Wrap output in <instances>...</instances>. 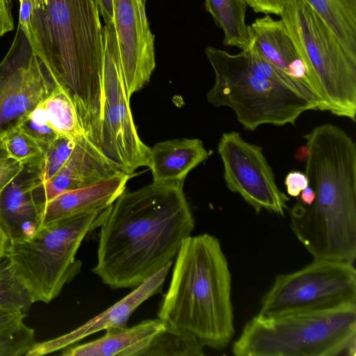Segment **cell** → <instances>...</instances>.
<instances>
[{"mask_svg":"<svg viewBox=\"0 0 356 356\" xmlns=\"http://www.w3.org/2000/svg\"><path fill=\"white\" fill-rule=\"evenodd\" d=\"M183 183L126 190L104 213L94 274L113 289L136 287L175 258L195 219Z\"/></svg>","mask_w":356,"mask_h":356,"instance_id":"cell-1","label":"cell"},{"mask_svg":"<svg viewBox=\"0 0 356 356\" xmlns=\"http://www.w3.org/2000/svg\"><path fill=\"white\" fill-rule=\"evenodd\" d=\"M22 29L56 85L72 99L86 137L99 148L105 92L96 1L34 0Z\"/></svg>","mask_w":356,"mask_h":356,"instance_id":"cell-2","label":"cell"},{"mask_svg":"<svg viewBox=\"0 0 356 356\" xmlns=\"http://www.w3.org/2000/svg\"><path fill=\"white\" fill-rule=\"evenodd\" d=\"M305 175L315 192L310 205L297 200L290 226L314 259L354 263L356 259V145L332 124L303 136Z\"/></svg>","mask_w":356,"mask_h":356,"instance_id":"cell-3","label":"cell"},{"mask_svg":"<svg viewBox=\"0 0 356 356\" xmlns=\"http://www.w3.org/2000/svg\"><path fill=\"white\" fill-rule=\"evenodd\" d=\"M232 277L218 239L189 236L176 257L158 318L197 337L204 347L225 348L234 334Z\"/></svg>","mask_w":356,"mask_h":356,"instance_id":"cell-4","label":"cell"},{"mask_svg":"<svg viewBox=\"0 0 356 356\" xmlns=\"http://www.w3.org/2000/svg\"><path fill=\"white\" fill-rule=\"evenodd\" d=\"M205 54L215 74L214 84L207 94L208 102L231 108L245 129L252 131L266 124L295 126L304 112L318 110L253 42L236 54L213 47H207Z\"/></svg>","mask_w":356,"mask_h":356,"instance_id":"cell-5","label":"cell"},{"mask_svg":"<svg viewBox=\"0 0 356 356\" xmlns=\"http://www.w3.org/2000/svg\"><path fill=\"white\" fill-rule=\"evenodd\" d=\"M356 304L273 317L257 314L234 343L236 356L355 355Z\"/></svg>","mask_w":356,"mask_h":356,"instance_id":"cell-6","label":"cell"},{"mask_svg":"<svg viewBox=\"0 0 356 356\" xmlns=\"http://www.w3.org/2000/svg\"><path fill=\"white\" fill-rule=\"evenodd\" d=\"M281 19L302 58L321 111L356 120V59L305 0H286Z\"/></svg>","mask_w":356,"mask_h":356,"instance_id":"cell-7","label":"cell"},{"mask_svg":"<svg viewBox=\"0 0 356 356\" xmlns=\"http://www.w3.org/2000/svg\"><path fill=\"white\" fill-rule=\"evenodd\" d=\"M105 209L40 226L30 238L9 243L6 256L33 303L50 302L80 272L76 252L101 225Z\"/></svg>","mask_w":356,"mask_h":356,"instance_id":"cell-8","label":"cell"},{"mask_svg":"<svg viewBox=\"0 0 356 356\" xmlns=\"http://www.w3.org/2000/svg\"><path fill=\"white\" fill-rule=\"evenodd\" d=\"M356 304L353 263L314 259L302 269L277 276L258 315L273 317Z\"/></svg>","mask_w":356,"mask_h":356,"instance_id":"cell-9","label":"cell"},{"mask_svg":"<svg viewBox=\"0 0 356 356\" xmlns=\"http://www.w3.org/2000/svg\"><path fill=\"white\" fill-rule=\"evenodd\" d=\"M105 104L100 152L123 172L131 175L147 166L150 148L140 138L127 95L113 23L103 26Z\"/></svg>","mask_w":356,"mask_h":356,"instance_id":"cell-10","label":"cell"},{"mask_svg":"<svg viewBox=\"0 0 356 356\" xmlns=\"http://www.w3.org/2000/svg\"><path fill=\"white\" fill-rule=\"evenodd\" d=\"M218 152L227 188L239 194L257 213L266 210L284 216L290 198L277 186L263 149L232 131L222 134Z\"/></svg>","mask_w":356,"mask_h":356,"instance_id":"cell-11","label":"cell"},{"mask_svg":"<svg viewBox=\"0 0 356 356\" xmlns=\"http://www.w3.org/2000/svg\"><path fill=\"white\" fill-rule=\"evenodd\" d=\"M55 86L18 26L14 40L0 63V136L43 102Z\"/></svg>","mask_w":356,"mask_h":356,"instance_id":"cell-12","label":"cell"},{"mask_svg":"<svg viewBox=\"0 0 356 356\" xmlns=\"http://www.w3.org/2000/svg\"><path fill=\"white\" fill-rule=\"evenodd\" d=\"M113 26L129 99L149 81L156 67L154 35L138 0H113Z\"/></svg>","mask_w":356,"mask_h":356,"instance_id":"cell-13","label":"cell"},{"mask_svg":"<svg viewBox=\"0 0 356 356\" xmlns=\"http://www.w3.org/2000/svg\"><path fill=\"white\" fill-rule=\"evenodd\" d=\"M250 28L253 43L259 52L292 81L300 95L315 104L320 111L321 99L307 66L283 21L265 15L255 19Z\"/></svg>","mask_w":356,"mask_h":356,"instance_id":"cell-14","label":"cell"},{"mask_svg":"<svg viewBox=\"0 0 356 356\" xmlns=\"http://www.w3.org/2000/svg\"><path fill=\"white\" fill-rule=\"evenodd\" d=\"M172 264V261L167 264L123 298L75 330L54 339L36 342L26 356L43 355L63 350L96 332L127 327L136 309L161 291Z\"/></svg>","mask_w":356,"mask_h":356,"instance_id":"cell-15","label":"cell"},{"mask_svg":"<svg viewBox=\"0 0 356 356\" xmlns=\"http://www.w3.org/2000/svg\"><path fill=\"white\" fill-rule=\"evenodd\" d=\"M123 172L86 137L76 140L63 166L36 191L42 206L65 191L91 186Z\"/></svg>","mask_w":356,"mask_h":356,"instance_id":"cell-16","label":"cell"},{"mask_svg":"<svg viewBox=\"0 0 356 356\" xmlns=\"http://www.w3.org/2000/svg\"><path fill=\"white\" fill-rule=\"evenodd\" d=\"M41 187L36 172L24 167L0 194V223L9 243L30 238L40 227L42 208L35 191Z\"/></svg>","mask_w":356,"mask_h":356,"instance_id":"cell-17","label":"cell"},{"mask_svg":"<svg viewBox=\"0 0 356 356\" xmlns=\"http://www.w3.org/2000/svg\"><path fill=\"white\" fill-rule=\"evenodd\" d=\"M130 177L121 173L99 184L60 193L44 204L40 226L104 210L126 190Z\"/></svg>","mask_w":356,"mask_h":356,"instance_id":"cell-18","label":"cell"},{"mask_svg":"<svg viewBox=\"0 0 356 356\" xmlns=\"http://www.w3.org/2000/svg\"><path fill=\"white\" fill-rule=\"evenodd\" d=\"M167 326L159 318L147 319L128 327L105 331L102 337L63 349V356H145L156 335Z\"/></svg>","mask_w":356,"mask_h":356,"instance_id":"cell-19","label":"cell"},{"mask_svg":"<svg viewBox=\"0 0 356 356\" xmlns=\"http://www.w3.org/2000/svg\"><path fill=\"white\" fill-rule=\"evenodd\" d=\"M209 156V152L198 138L169 140L150 148L148 167L153 181L184 184L189 172Z\"/></svg>","mask_w":356,"mask_h":356,"instance_id":"cell-20","label":"cell"},{"mask_svg":"<svg viewBox=\"0 0 356 356\" xmlns=\"http://www.w3.org/2000/svg\"><path fill=\"white\" fill-rule=\"evenodd\" d=\"M206 10L224 33L223 44L241 49L253 42L250 26L245 22L247 4L244 0H205Z\"/></svg>","mask_w":356,"mask_h":356,"instance_id":"cell-21","label":"cell"},{"mask_svg":"<svg viewBox=\"0 0 356 356\" xmlns=\"http://www.w3.org/2000/svg\"><path fill=\"white\" fill-rule=\"evenodd\" d=\"M356 59V0H305Z\"/></svg>","mask_w":356,"mask_h":356,"instance_id":"cell-22","label":"cell"},{"mask_svg":"<svg viewBox=\"0 0 356 356\" xmlns=\"http://www.w3.org/2000/svg\"><path fill=\"white\" fill-rule=\"evenodd\" d=\"M41 104L52 127L60 136L75 140L86 136L72 99L59 86H55Z\"/></svg>","mask_w":356,"mask_h":356,"instance_id":"cell-23","label":"cell"},{"mask_svg":"<svg viewBox=\"0 0 356 356\" xmlns=\"http://www.w3.org/2000/svg\"><path fill=\"white\" fill-rule=\"evenodd\" d=\"M204 346L189 332L167 323L147 349L145 356H202Z\"/></svg>","mask_w":356,"mask_h":356,"instance_id":"cell-24","label":"cell"},{"mask_svg":"<svg viewBox=\"0 0 356 356\" xmlns=\"http://www.w3.org/2000/svg\"><path fill=\"white\" fill-rule=\"evenodd\" d=\"M33 303L6 255L0 259V307L26 312Z\"/></svg>","mask_w":356,"mask_h":356,"instance_id":"cell-25","label":"cell"},{"mask_svg":"<svg viewBox=\"0 0 356 356\" xmlns=\"http://www.w3.org/2000/svg\"><path fill=\"white\" fill-rule=\"evenodd\" d=\"M2 140L7 156L25 168H34L43 155L39 145L18 124L7 129Z\"/></svg>","mask_w":356,"mask_h":356,"instance_id":"cell-26","label":"cell"},{"mask_svg":"<svg viewBox=\"0 0 356 356\" xmlns=\"http://www.w3.org/2000/svg\"><path fill=\"white\" fill-rule=\"evenodd\" d=\"M76 140L60 136L46 151L33 168L42 182H47L67 161L73 151Z\"/></svg>","mask_w":356,"mask_h":356,"instance_id":"cell-27","label":"cell"},{"mask_svg":"<svg viewBox=\"0 0 356 356\" xmlns=\"http://www.w3.org/2000/svg\"><path fill=\"white\" fill-rule=\"evenodd\" d=\"M18 125L39 145L44 152L61 136L52 127L41 103L23 117Z\"/></svg>","mask_w":356,"mask_h":356,"instance_id":"cell-28","label":"cell"},{"mask_svg":"<svg viewBox=\"0 0 356 356\" xmlns=\"http://www.w3.org/2000/svg\"><path fill=\"white\" fill-rule=\"evenodd\" d=\"M36 343L35 330L24 323L0 331V356H22Z\"/></svg>","mask_w":356,"mask_h":356,"instance_id":"cell-29","label":"cell"},{"mask_svg":"<svg viewBox=\"0 0 356 356\" xmlns=\"http://www.w3.org/2000/svg\"><path fill=\"white\" fill-rule=\"evenodd\" d=\"M19 162L4 155L0 158V194L23 171Z\"/></svg>","mask_w":356,"mask_h":356,"instance_id":"cell-30","label":"cell"},{"mask_svg":"<svg viewBox=\"0 0 356 356\" xmlns=\"http://www.w3.org/2000/svg\"><path fill=\"white\" fill-rule=\"evenodd\" d=\"M244 1L254 13L280 16L286 0H244Z\"/></svg>","mask_w":356,"mask_h":356,"instance_id":"cell-31","label":"cell"},{"mask_svg":"<svg viewBox=\"0 0 356 356\" xmlns=\"http://www.w3.org/2000/svg\"><path fill=\"white\" fill-rule=\"evenodd\" d=\"M287 193L293 197H298L301 191L309 184L305 173L295 170L289 172L284 181Z\"/></svg>","mask_w":356,"mask_h":356,"instance_id":"cell-32","label":"cell"},{"mask_svg":"<svg viewBox=\"0 0 356 356\" xmlns=\"http://www.w3.org/2000/svg\"><path fill=\"white\" fill-rule=\"evenodd\" d=\"M26 313L0 307V331L24 323Z\"/></svg>","mask_w":356,"mask_h":356,"instance_id":"cell-33","label":"cell"},{"mask_svg":"<svg viewBox=\"0 0 356 356\" xmlns=\"http://www.w3.org/2000/svg\"><path fill=\"white\" fill-rule=\"evenodd\" d=\"M14 28L10 0H0V38Z\"/></svg>","mask_w":356,"mask_h":356,"instance_id":"cell-34","label":"cell"},{"mask_svg":"<svg viewBox=\"0 0 356 356\" xmlns=\"http://www.w3.org/2000/svg\"><path fill=\"white\" fill-rule=\"evenodd\" d=\"M99 15L105 24L113 22V0H95Z\"/></svg>","mask_w":356,"mask_h":356,"instance_id":"cell-35","label":"cell"},{"mask_svg":"<svg viewBox=\"0 0 356 356\" xmlns=\"http://www.w3.org/2000/svg\"><path fill=\"white\" fill-rule=\"evenodd\" d=\"M300 200L302 204L310 205L315 198V192L311 186H308L300 193Z\"/></svg>","mask_w":356,"mask_h":356,"instance_id":"cell-36","label":"cell"},{"mask_svg":"<svg viewBox=\"0 0 356 356\" xmlns=\"http://www.w3.org/2000/svg\"><path fill=\"white\" fill-rule=\"evenodd\" d=\"M8 244V237L0 223V259L6 255Z\"/></svg>","mask_w":356,"mask_h":356,"instance_id":"cell-37","label":"cell"},{"mask_svg":"<svg viewBox=\"0 0 356 356\" xmlns=\"http://www.w3.org/2000/svg\"><path fill=\"white\" fill-rule=\"evenodd\" d=\"M6 154V150H5L3 140H2V136H0V158Z\"/></svg>","mask_w":356,"mask_h":356,"instance_id":"cell-38","label":"cell"},{"mask_svg":"<svg viewBox=\"0 0 356 356\" xmlns=\"http://www.w3.org/2000/svg\"><path fill=\"white\" fill-rule=\"evenodd\" d=\"M139 2L142 3L143 4L145 5L146 0H138Z\"/></svg>","mask_w":356,"mask_h":356,"instance_id":"cell-39","label":"cell"},{"mask_svg":"<svg viewBox=\"0 0 356 356\" xmlns=\"http://www.w3.org/2000/svg\"><path fill=\"white\" fill-rule=\"evenodd\" d=\"M20 1V0H19ZM34 0H33V2Z\"/></svg>","mask_w":356,"mask_h":356,"instance_id":"cell-40","label":"cell"},{"mask_svg":"<svg viewBox=\"0 0 356 356\" xmlns=\"http://www.w3.org/2000/svg\"></svg>","mask_w":356,"mask_h":356,"instance_id":"cell-41","label":"cell"}]
</instances>
